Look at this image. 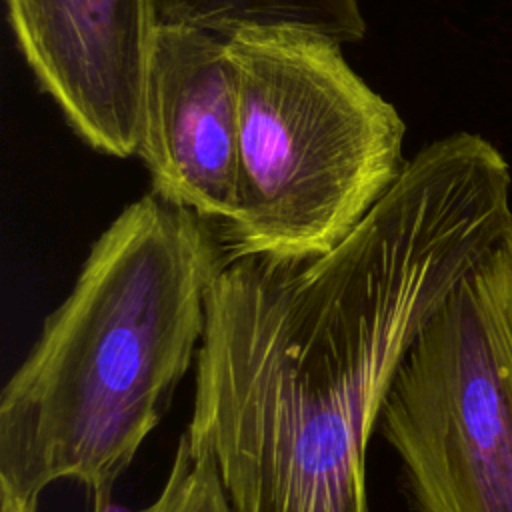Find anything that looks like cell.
<instances>
[{"instance_id":"cell-1","label":"cell","mask_w":512,"mask_h":512,"mask_svg":"<svg viewBox=\"0 0 512 512\" xmlns=\"http://www.w3.org/2000/svg\"><path fill=\"white\" fill-rule=\"evenodd\" d=\"M508 238V162L454 132L404 162L332 250L226 258L184 436L214 456L234 510L368 512L366 452L398 366Z\"/></svg>"},{"instance_id":"cell-2","label":"cell","mask_w":512,"mask_h":512,"mask_svg":"<svg viewBox=\"0 0 512 512\" xmlns=\"http://www.w3.org/2000/svg\"><path fill=\"white\" fill-rule=\"evenodd\" d=\"M226 264L216 224L148 192L90 246L0 396V490H108L158 426L206 328Z\"/></svg>"},{"instance_id":"cell-3","label":"cell","mask_w":512,"mask_h":512,"mask_svg":"<svg viewBox=\"0 0 512 512\" xmlns=\"http://www.w3.org/2000/svg\"><path fill=\"white\" fill-rule=\"evenodd\" d=\"M240 84L238 210L226 258L304 260L340 244L398 178L404 120L344 60L298 28L228 36Z\"/></svg>"},{"instance_id":"cell-4","label":"cell","mask_w":512,"mask_h":512,"mask_svg":"<svg viewBox=\"0 0 512 512\" xmlns=\"http://www.w3.org/2000/svg\"><path fill=\"white\" fill-rule=\"evenodd\" d=\"M376 430L420 512H512V238L424 324Z\"/></svg>"},{"instance_id":"cell-5","label":"cell","mask_w":512,"mask_h":512,"mask_svg":"<svg viewBox=\"0 0 512 512\" xmlns=\"http://www.w3.org/2000/svg\"><path fill=\"white\" fill-rule=\"evenodd\" d=\"M240 84L228 36L158 24L146 68L136 156L152 192L218 228L238 210Z\"/></svg>"},{"instance_id":"cell-6","label":"cell","mask_w":512,"mask_h":512,"mask_svg":"<svg viewBox=\"0 0 512 512\" xmlns=\"http://www.w3.org/2000/svg\"><path fill=\"white\" fill-rule=\"evenodd\" d=\"M18 48L68 126L106 156L138 150L154 0H6Z\"/></svg>"},{"instance_id":"cell-7","label":"cell","mask_w":512,"mask_h":512,"mask_svg":"<svg viewBox=\"0 0 512 512\" xmlns=\"http://www.w3.org/2000/svg\"><path fill=\"white\" fill-rule=\"evenodd\" d=\"M158 24H186L224 36L242 28H298L338 44L366 36L358 0H154Z\"/></svg>"},{"instance_id":"cell-8","label":"cell","mask_w":512,"mask_h":512,"mask_svg":"<svg viewBox=\"0 0 512 512\" xmlns=\"http://www.w3.org/2000/svg\"><path fill=\"white\" fill-rule=\"evenodd\" d=\"M154 512H236L212 454L192 450L182 434Z\"/></svg>"},{"instance_id":"cell-9","label":"cell","mask_w":512,"mask_h":512,"mask_svg":"<svg viewBox=\"0 0 512 512\" xmlns=\"http://www.w3.org/2000/svg\"><path fill=\"white\" fill-rule=\"evenodd\" d=\"M94 496V512H134V510H128L126 506L118 504L114 498H112V488L108 490H100ZM138 512H154V506L148 504L146 508L138 510Z\"/></svg>"},{"instance_id":"cell-10","label":"cell","mask_w":512,"mask_h":512,"mask_svg":"<svg viewBox=\"0 0 512 512\" xmlns=\"http://www.w3.org/2000/svg\"><path fill=\"white\" fill-rule=\"evenodd\" d=\"M0 512H36V502L22 500L6 490H0Z\"/></svg>"}]
</instances>
